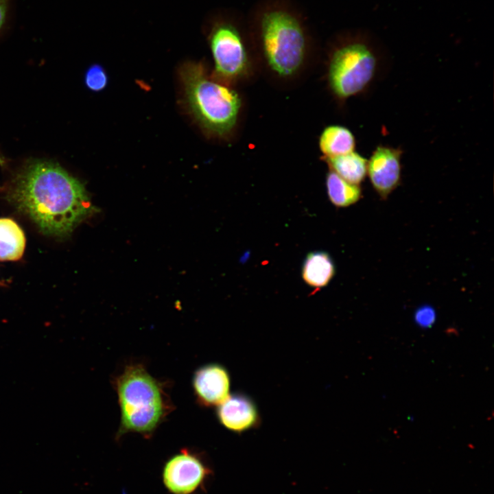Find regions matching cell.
<instances>
[{
  "instance_id": "cell-1",
  "label": "cell",
  "mask_w": 494,
  "mask_h": 494,
  "mask_svg": "<svg viewBox=\"0 0 494 494\" xmlns=\"http://www.w3.org/2000/svg\"><path fill=\"white\" fill-rule=\"evenodd\" d=\"M8 198L44 234L60 237L98 211L84 184L48 161L25 165L11 182Z\"/></svg>"
},
{
  "instance_id": "cell-2",
  "label": "cell",
  "mask_w": 494,
  "mask_h": 494,
  "mask_svg": "<svg viewBox=\"0 0 494 494\" xmlns=\"http://www.w3.org/2000/svg\"><path fill=\"white\" fill-rule=\"evenodd\" d=\"M121 411L117 439L132 432L151 436L170 412L163 384L141 364L127 366L116 378Z\"/></svg>"
},
{
  "instance_id": "cell-3",
  "label": "cell",
  "mask_w": 494,
  "mask_h": 494,
  "mask_svg": "<svg viewBox=\"0 0 494 494\" xmlns=\"http://www.w3.org/2000/svg\"><path fill=\"white\" fill-rule=\"evenodd\" d=\"M180 73L187 104L198 123L214 135L229 134L242 105L237 93L211 79L200 62L184 63Z\"/></svg>"
},
{
  "instance_id": "cell-4",
  "label": "cell",
  "mask_w": 494,
  "mask_h": 494,
  "mask_svg": "<svg viewBox=\"0 0 494 494\" xmlns=\"http://www.w3.org/2000/svg\"><path fill=\"white\" fill-rule=\"evenodd\" d=\"M384 60V50L370 34L348 38L331 56L328 80L332 92L343 101L368 92L383 71Z\"/></svg>"
},
{
  "instance_id": "cell-5",
  "label": "cell",
  "mask_w": 494,
  "mask_h": 494,
  "mask_svg": "<svg viewBox=\"0 0 494 494\" xmlns=\"http://www.w3.org/2000/svg\"><path fill=\"white\" fill-rule=\"evenodd\" d=\"M260 32L264 56L271 69L281 77L294 75L306 56V40L299 21L287 11L271 10L262 16Z\"/></svg>"
},
{
  "instance_id": "cell-6",
  "label": "cell",
  "mask_w": 494,
  "mask_h": 494,
  "mask_svg": "<svg viewBox=\"0 0 494 494\" xmlns=\"http://www.w3.org/2000/svg\"><path fill=\"white\" fill-rule=\"evenodd\" d=\"M212 470L203 458L188 449L169 457L162 469V481L171 494H196L205 488Z\"/></svg>"
},
{
  "instance_id": "cell-7",
  "label": "cell",
  "mask_w": 494,
  "mask_h": 494,
  "mask_svg": "<svg viewBox=\"0 0 494 494\" xmlns=\"http://www.w3.org/2000/svg\"><path fill=\"white\" fill-rule=\"evenodd\" d=\"M215 63V74L224 80L235 79L244 73L248 56L237 29L228 23L215 26L209 36Z\"/></svg>"
},
{
  "instance_id": "cell-8",
  "label": "cell",
  "mask_w": 494,
  "mask_h": 494,
  "mask_svg": "<svg viewBox=\"0 0 494 494\" xmlns=\"http://www.w3.org/2000/svg\"><path fill=\"white\" fill-rule=\"evenodd\" d=\"M403 153L400 148L379 145L368 159L367 176L382 200H386L401 185Z\"/></svg>"
},
{
  "instance_id": "cell-9",
  "label": "cell",
  "mask_w": 494,
  "mask_h": 494,
  "mask_svg": "<svg viewBox=\"0 0 494 494\" xmlns=\"http://www.w3.org/2000/svg\"><path fill=\"white\" fill-rule=\"evenodd\" d=\"M216 417L224 427L236 434L256 429L261 423V416L256 402L242 391L229 395L217 405Z\"/></svg>"
},
{
  "instance_id": "cell-10",
  "label": "cell",
  "mask_w": 494,
  "mask_h": 494,
  "mask_svg": "<svg viewBox=\"0 0 494 494\" xmlns=\"http://www.w3.org/2000/svg\"><path fill=\"white\" fill-rule=\"evenodd\" d=\"M231 379L224 366L211 363L194 373L193 388L198 401L204 407L217 406L229 395Z\"/></svg>"
},
{
  "instance_id": "cell-11",
  "label": "cell",
  "mask_w": 494,
  "mask_h": 494,
  "mask_svg": "<svg viewBox=\"0 0 494 494\" xmlns=\"http://www.w3.org/2000/svg\"><path fill=\"white\" fill-rule=\"evenodd\" d=\"M334 274L335 266L328 253L318 251L307 255L302 268V277L308 285L323 287L328 285Z\"/></svg>"
},
{
  "instance_id": "cell-12",
  "label": "cell",
  "mask_w": 494,
  "mask_h": 494,
  "mask_svg": "<svg viewBox=\"0 0 494 494\" xmlns=\"http://www.w3.org/2000/svg\"><path fill=\"white\" fill-rule=\"evenodd\" d=\"M355 144L352 132L346 127L338 125L325 128L319 139V147L325 158L353 152Z\"/></svg>"
},
{
  "instance_id": "cell-13",
  "label": "cell",
  "mask_w": 494,
  "mask_h": 494,
  "mask_svg": "<svg viewBox=\"0 0 494 494\" xmlns=\"http://www.w3.org/2000/svg\"><path fill=\"white\" fill-rule=\"evenodd\" d=\"M326 159L330 169L350 183L360 185L367 176L368 159L355 151Z\"/></svg>"
},
{
  "instance_id": "cell-14",
  "label": "cell",
  "mask_w": 494,
  "mask_h": 494,
  "mask_svg": "<svg viewBox=\"0 0 494 494\" xmlns=\"http://www.w3.org/2000/svg\"><path fill=\"white\" fill-rule=\"evenodd\" d=\"M25 246V237L21 227L12 219L0 218V260L19 259Z\"/></svg>"
},
{
  "instance_id": "cell-15",
  "label": "cell",
  "mask_w": 494,
  "mask_h": 494,
  "mask_svg": "<svg viewBox=\"0 0 494 494\" xmlns=\"http://www.w3.org/2000/svg\"><path fill=\"white\" fill-rule=\"evenodd\" d=\"M327 192L331 202L337 207H347L362 198L360 185L350 183L330 171L326 178Z\"/></svg>"
},
{
  "instance_id": "cell-16",
  "label": "cell",
  "mask_w": 494,
  "mask_h": 494,
  "mask_svg": "<svg viewBox=\"0 0 494 494\" xmlns=\"http://www.w3.org/2000/svg\"><path fill=\"white\" fill-rule=\"evenodd\" d=\"M108 75L104 69L99 64H95L90 66L84 75V83L86 87L92 91L98 92L108 84Z\"/></svg>"
},
{
  "instance_id": "cell-17",
  "label": "cell",
  "mask_w": 494,
  "mask_h": 494,
  "mask_svg": "<svg viewBox=\"0 0 494 494\" xmlns=\"http://www.w3.org/2000/svg\"><path fill=\"white\" fill-rule=\"evenodd\" d=\"M414 319L416 324L421 328H430L435 323L436 311L430 305H423L416 309Z\"/></svg>"
},
{
  "instance_id": "cell-18",
  "label": "cell",
  "mask_w": 494,
  "mask_h": 494,
  "mask_svg": "<svg viewBox=\"0 0 494 494\" xmlns=\"http://www.w3.org/2000/svg\"><path fill=\"white\" fill-rule=\"evenodd\" d=\"M7 13V0H0V30L3 27Z\"/></svg>"
},
{
  "instance_id": "cell-19",
  "label": "cell",
  "mask_w": 494,
  "mask_h": 494,
  "mask_svg": "<svg viewBox=\"0 0 494 494\" xmlns=\"http://www.w3.org/2000/svg\"><path fill=\"white\" fill-rule=\"evenodd\" d=\"M5 164V158L0 153V165H3Z\"/></svg>"
}]
</instances>
